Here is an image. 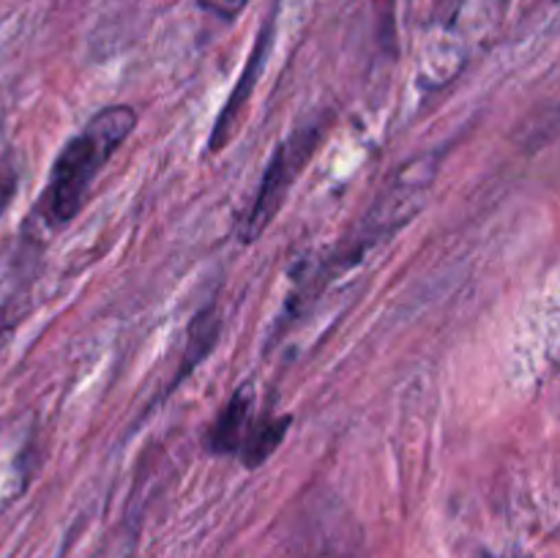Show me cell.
<instances>
[{
  "label": "cell",
  "mask_w": 560,
  "mask_h": 558,
  "mask_svg": "<svg viewBox=\"0 0 560 558\" xmlns=\"http://www.w3.org/2000/svg\"><path fill=\"white\" fill-rule=\"evenodd\" d=\"M137 126V113L129 104H113L93 115L80 135L71 137L49 173L44 213L49 224H69L85 206L93 181L98 178L113 153L129 140Z\"/></svg>",
  "instance_id": "cell-1"
},
{
  "label": "cell",
  "mask_w": 560,
  "mask_h": 558,
  "mask_svg": "<svg viewBox=\"0 0 560 558\" xmlns=\"http://www.w3.org/2000/svg\"><path fill=\"white\" fill-rule=\"evenodd\" d=\"M317 140V129L301 131V135H293V140L282 142V146L273 151L271 162H268L266 175L260 181V191H257L255 202H252L249 213H246L244 224H241V241L244 244H252L262 235V230L271 224V219L277 217L279 208H282L284 197H288L290 184H293L295 175L304 167L306 156L312 153Z\"/></svg>",
  "instance_id": "cell-2"
},
{
  "label": "cell",
  "mask_w": 560,
  "mask_h": 558,
  "mask_svg": "<svg viewBox=\"0 0 560 558\" xmlns=\"http://www.w3.org/2000/svg\"><path fill=\"white\" fill-rule=\"evenodd\" d=\"M252 405H255V394L249 386H241L233 397L228 399L222 410H219L217 421L208 430V449L213 454H233L238 452L241 438H244L246 427H249Z\"/></svg>",
  "instance_id": "cell-3"
},
{
  "label": "cell",
  "mask_w": 560,
  "mask_h": 558,
  "mask_svg": "<svg viewBox=\"0 0 560 558\" xmlns=\"http://www.w3.org/2000/svg\"><path fill=\"white\" fill-rule=\"evenodd\" d=\"M266 49H268V38L262 36V42L257 44L255 55L249 58V66H246V71L241 74L238 85H235L233 96L228 98V104H224L217 126H213V135H211V140H208V153L222 151L224 142H228L230 135H233L235 124L241 120V115H244V109H246V102H249V96H252V85H255L257 74H260V69H262V55H266Z\"/></svg>",
  "instance_id": "cell-4"
},
{
  "label": "cell",
  "mask_w": 560,
  "mask_h": 558,
  "mask_svg": "<svg viewBox=\"0 0 560 558\" xmlns=\"http://www.w3.org/2000/svg\"><path fill=\"white\" fill-rule=\"evenodd\" d=\"M288 427L290 416H279V419L277 416H268V419L249 421L238 446L241 463L246 468H260L262 463H268V457L282 446L284 435H288Z\"/></svg>",
  "instance_id": "cell-5"
},
{
  "label": "cell",
  "mask_w": 560,
  "mask_h": 558,
  "mask_svg": "<svg viewBox=\"0 0 560 558\" xmlns=\"http://www.w3.org/2000/svg\"><path fill=\"white\" fill-rule=\"evenodd\" d=\"M219 326H222V323H219V315L213 306H206L200 315H195V321L189 323V339H186V356L184 361H180L178 377H184L186 372L195 370V364H200V361L211 353L213 345H217L219 339Z\"/></svg>",
  "instance_id": "cell-6"
},
{
  "label": "cell",
  "mask_w": 560,
  "mask_h": 558,
  "mask_svg": "<svg viewBox=\"0 0 560 558\" xmlns=\"http://www.w3.org/2000/svg\"><path fill=\"white\" fill-rule=\"evenodd\" d=\"M16 186H20V170L11 162H0V217L9 211L11 200L16 195Z\"/></svg>",
  "instance_id": "cell-7"
},
{
  "label": "cell",
  "mask_w": 560,
  "mask_h": 558,
  "mask_svg": "<svg viewBox=\"0 0 560 558\" xmlns=\"http://www.w3.org/2000/svg\"><path fill=\"white\" fill-rule=\"evenodd\" d=\"M200 3L217 16H222V20H235L244 11L246 0H200Z\"/></svg>",
  "instance_id": "cell-8"
},
{
  "label": "cell",
  "mask_w": 560,
  "mask_h": 558,
  "mask_svg": "<svg viewBox=\"0 0 560 558\" xmlns=\"http://www.w3.org/2000/svg\"><path fill=\"white\" fill-rule=\"evenodd\" d=\"M11 332H14V326H11V323H5V326H0V350H3L5 339L11 337Z\"/></svg>",
  "instance_id": "cell-9"
}]
</instances>
